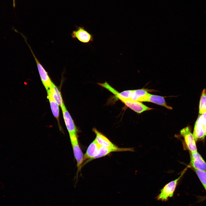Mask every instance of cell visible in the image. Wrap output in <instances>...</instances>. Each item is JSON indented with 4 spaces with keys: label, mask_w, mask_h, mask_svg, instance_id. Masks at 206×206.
<instances>
[{
    "label": "cell",
    "mask_w": 206,
    "mask_h": 206,
    "mask_svg": "<svg viewBox=\"0 0 206 206\" xmlns=\"http://www.w3.org/2000/svg\"><path fill=\"white\" fill-rule=\"evenodd\" d=\"M183 174H182L177 179L165 185L161 189L160 193L157 197V199L163 201H166L169 198L172 197L173 195L178 182Z\"/></svg>",
    "instance_id": "obj_1"
},
{
    "label": "cell",
    "mask_w": 206,
    "mask_h": 206,
    "mask_svg": "<svg viewBox=\"0 0 206 206\" xmlns=\"http://www.w3.org/2000/svg\"><path fill=\"white\" fill-rule=\"evenodd\" d=\"M23 37L24 38L25 42L28 45L34 57L41 81L47 91L49 89L53 82L48 75L47 72L35 56L30 46L27 43L25 37L24 35L23 36Z\"/></svg>",
    "instance_id": "obj_2"
},
{
    "label": "cell",
    "mask_w": 206,
    "mask_h": 206,
    "mask_svg": "<svg viewBox=\"0 0 206 206\" xmlns=\"http://www.w3.org/2000/svg\"><path fill=\"white\" fill-rule=\"evenodd\" d=\"M206 122V113L199 114L195 122L193 135L195 142L203 139L205 136L204 124Z\"/></svg>",
    "instance_id": "obj_3"
},
{
    "label": "cell",
    "mask_w": 206,
    "mask_h": 206,
    "mask_svg": "<svg viewBox=\"0 0 206 206\" xmlns=\"http://www.w3.org/2000/svg\"><path fill=\"white\" fill-rule=\"evenodd\" d=\"M75 158L78 168H80L83 162L84 155L79 145L77 134H69Z\"/></svg>",
    "instance_id": "obj_4"
},
{
    "label": "cell",
    "mask_w": 206,
    "mask_h": 206,
    "mask_svg": "<svg viewBox=\"0 0 206 206\" xmlns=\"http://www.w3.org/2000/svg\"><path fill=\"white\" fill-rule=\"evenodd\" d=\"M71 35L73 38L76 39L84 43H88L93 41V35L86 31L83 26L78 27L76 30L72 31Z\"/></svg>",
    "instance_id": "obj_5"
},
{
    "label": "cell",
    "mask_w": 206,
    "mask_h": 206,
    "mask_svg": "<svg viewBox=\"0 0 206 206\" xmlns=\"http://www.w3.org/2000/svg\"><path fill=\"white\" fill-rule=\"evenodd\" d=\"M180 134L184 138L186 144L191 152L197 151L195 141L190 127L187 126L182 129Z\"/></svg>",
    "instance_id": "obj_6"
},
{
    "label": "cell",
    "mask_w": 206,
    "mask_h": 206,
    "mask_svg": "<svg viewBox=\"0 0 206 206\" xmlns=\"http://www.w3.org/2000/svg\"><path fill=\"white\" fill-rule=\"evenodd\" d=\"M119 99L128 107L138 114L153 109L147 106L140 102L132 100L130 99Z\"/></svg>",
    "instance_id": "obj_7"
},
{
    "label": "cell",
    "mask_w": 206,
    "mask_h": 206,
    "mask_svg": "<svg viewBox=\"0 0 206 206\" xmlns=\"http://www.w3.org/2000/svg\"><path fill=\"white\" fill-rule=\"evenodd\" d=\"M190 165L194 169L206 171V163L197 152H190Z\"/></svg>",
    "instance_id": "obj_8"
},
{
    "label": "cell",
    "mask_w": 206,
    "mask_h": 206,
    "mask_svg": "<svg viewBox=\"0 0 206 206\" xmlns=\"http://www.w3.org/2000/svg\"><path fill=\"white\" fill-rule=\"evenodd\" d=\"M65 124L69 134H77L78 130L64 104L61 108Z\"/></svg>",
    "instance_id": "obj_9"
},
{
    "label": "cell",
    "mask_w": 206,
    "mask_h": 206,
    "mask_svg": "<svg viewBox=\"0 0 206 206\" xmlns=\"http://www.w3.org/2000/svg\"><path fill=\"white\" fill-rule=\"evenodd\" d=\"M125 151H134V149L133 148H120L118 147L115 148H109L101 146L97 154L93 159L106 156L112 152Z\"/></svg>",
    "instance_id": "obj_10"
},
{
    "label": "cell",
    "mask_w": 206,
    "mask_h": 206,
    "mask_svg": "<svg viewBox=\"0 0 206 206\" xmlns=\"http://www.w3.org/2000/svg\"><path fill=\"white\" fill-rule=\"evenodd\" d=\"M101 146L95 139L88 146L84 156L83 161L86 160H88L89 161L93 160Z\"/></svg>",
    "instance_id": "obj_11"
},
{
    "label": "cell",
    "mask_w": 206,
    "mask_h": 206,
    "mask_svg": "<svg viewBox=\"0 0 206 206\" xmlns=\"http://www.w3.org/2000/svg\"><path fill=\"white\" fill-rule=\"evenodd\" d=\"M93 131L96 135L95 140L101 146L109 148L117 147L108 138L95 128H93Z\"/></svg>",
    "instance_id": "obj_12"
},
{
    "label": "cell",
    "mask_w": 206,
    "mask_h": 206,
    "mask_svg": "<svg viewBox=\"0 0 206 206\" xmlns=\"http://www.w3.org/2000/svg\"><path fill=\"white\" fill-rule=\"evenodd\" d=\"M146 102L153 103L165 107L171 110L172 109V107L167 104L164 97L163 96L153 95L149 93Z\"/></svg>",
    "instance_id": "obj_13"
},
{
    "label": "cell",
    "mask_w": 206,
    "mask_h": 206,
    "mask_svg": "<svg viewBox=\"0 0 206 206\" xmlns=\"http://www.w3.org/2000/svg\"><path fill=\"white\" fill-rule=\"evenodd\" d=\"M148 93L146 90L140 89L133 90L130 99L139 102H144Z\"/></svg>",
    "instance_id": "obj_14"
},
{
    "label": "cell",
    "mask_w": 206,
    "mask_h": 206,
    "mask_svg": "<svg viewBox=\"0 0 206 206\" xmlns=\"http://www.w3.org/2000/svg\"><path fill=\"white\" fill-rule=\"evenodd\" d=\"M47 97L49 100L52 113L58 121L59 116V105L54 99L49 90H47Z\"/></svg>",
    "instance_id": "obj_15"
},
{
    "label": "cell",
    "mask_w": 206,
    "mask_h": 206,
    "mask_svg": "<svg viewBox=\"0 0 206 206\" xmlns=\"http://www.w3.org/2000/svg\"><path fill=\"white\" fill-rule=\"evenodd\" d=\"M48 90L54 99L61 108L64 104L60 91L53 82Z\"/></svg>",
    "instance_id": "obj_16"
},
{
    "label": "cell",
    "mask_w": 206,
    "mask_h": 206,
    "mask_svg": "<svg viewBox=\"0 0 206 206\" xmlns=\"http://www.w3.org/2000/svg\"><path fill=\"white\" fill-rule=\"evenodd\" d=\"M206 113V90L204 89L202 92L199 101V114Z\"/></svg>",
    "instance_id": "obj_17"
},
{
    "label": "cell",
    "mask_w": 206,
    "mask_h": 206,
    "mask_svg": "<svg viewBox=\"0 0 206 206\" xmlns=\"http://www.w3.org/2000/svg\"><path fill=\"white\" fill-rule=\"evenodd\" d=\"M194 170L206 191V171L195 169Z\"/></svg>",
    "instance_id": "obj_18"
},
{
    "label": "cell",
    "mask_w": 206,
    "mask_h": 206,
    "mask_svg": "<svg viewBox=\"0 0 206 206\" xmlns=\"http://www.w3.org/2000/svg\"><path fill=\"white\" fill-rule=\"evenodd\" d=\"M204 131L205 136H206V122L204 124Z\"/></svg>",
    "instance_id": "obj_19"
},
{
    "label": "cell",
    "mask_w": 206,
    "mask_h": 206,
    "mask_svg": "<svg viewBox=\"0 0 206 206\" xmlns=\"http://www.w3.org/2000/svg\"><path fill=\"white\" fill-rule=\"evenodd\" d=\"M13 7H15V0H13Z\"/></svg>",
    "instance_id": "obj_20"
}]
</instances>
